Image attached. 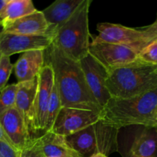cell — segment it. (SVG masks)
I'll list each match as a JSON object with an SVG mask.
<instances>
[{"label":"cell","instance_id":"1","mask_svg":"<svg viewBox=\"0 0 157 157\" xmlns=\"http://www.w3.org/2000/svg\"><path fill=\"white\" fill-rule=\"evenodd\" d=\"M45 63L52 66L61 105L101 113L103 107L90 90L79 61L52 44L45 50Z\"/></svg>","mask_w":157,"mask_h":157},{"label":"cell","instance_id":"2","mask_svg":"<svg viewBox=\"0 0 157 157\" xmlns=\"http://www.w3.org/2000/svg\"><path fill=\"white\" fill-rule=\"evenodd\" d=\"M101 121L118 130L133 125L155 127L157 124V87L133 98H111L103 107Z\"/></svg>","mask_w":157,"mask_h":157},{"label":"cell","instance_id":"3","mask_svg":"<svg viewBox=\"0 0 157 157\" xmlns=\"http://www.w3.org/2000/svg\"><path fill=\"white\" fill-rule=\"evenodd\" d=\"M156 66L144 64L138 59L110 71L106 84L111 98H133L156 88Z\"/></svg>","mask_w":157,"mask_h":157},{"label":"cell","instance_id":"4","mask_svg":"<svg viewBox=\"0 0 157 157\" xmlns=\"http://www.w3.org/2000/svg\"><path fill=\"white\" fill-rule=\"evenodd\" d=\"M90 4V0H84L70 19L55 32L53 37L52 44L77 61H80L89 54Z\"/></svg>","mask_w":157,"mask_h":157},{"label":"cell","instance_id":"5","mask_svg":"<svg viewBox=\"0 0 157 157\" xmlns=\"http://www.w3.org/2000/svg\"><path fill=\"white\" fill-rule=\"evenodd\" d=\"M119 130L100 120L93 125L67 136L66 140L71 148L82 157H91L99 153L108 156L118 151Z\"/></svg>","mask_w":157,"mask_h":157},{"label":"cell","instance_id":"6","mask_svg":"<svg viewBox=\"0 0 157 157\" xmlns=\"http://www.w3.org/2000/svg\"><path fill=\"white\" fill-rule=\"evenodd\" d=\"M97 30L99 35L94 38V41L120 44L139 55L157 40V19L151 25L141 28H129L109 22L98 23Z\"/></svg>","mask_w":157,"mask_h":157},{"label":"cell","instance_id":"7","mask_svg":"<svg viewBox=\"0 0 157 157\" xmlns=\"http://www.w3.org/2000/svg\"><path fill=\"white\" fill-rule=\"evenodd\" d=\"M89 54L98 60L109 72L129 65L138 60V55L123 45L104 41L90 42Z\"/></svg>","mask_w":157,"mask_h":157},{"label":"cell","instance_id":"8","mask_svg":"<svg viewBox=\"0 0 157 157\" xmlns=\"http://www.w3.org/2000/svg\"><path fill=\"white\" fill-rule=\"evenodd\" d=\"M100 120L101 113L62 107L51 132L67 137L93 125Z\"/></svg>","mask_w":157,"mask_h":157},{"label":"cell","instance_id":"9","mask_svg":"<svg viewBox=\"0 0 157 157\" xmlns=\"http://www.w3.org/2000/svg\"><path fill=\"white\" fill-rule=\"evenodd\" d=\"M53 43V37L44 35H23L0 33V52L10 57L17 53L34 50L45 51Z\"/></svg>","mask_w":157,"mask_h":157},{"label":"cell","instance_id":"10","mask_svg":"<svg viewBox=\"0 0 157 157\" xmlns=\"http://www.w3.org/2000/svg\"><path fill=\"white\" fill-rule=\"evenodd\" d=\"M79 62L90 90L100 105L104 107L111 98L106 84L109 71L90 54Z\"/></svg>","mask_w":157,"mask_h":157},{"label":"cell","instance_id":"11","mask_svg":"<svg viewBox=\"0 0 157 157\" xmlns=\"http://www.w3.org/2000/svg\"><path fill=\"white\" fill-rule=\"evenodd\" d=\"M38 78L26 82L18 83L15 107L22 116L32 140L38 134L36 125V94Z\"/></svg>","mask_w":157,"mask_h":157},{"label":"cell","instance_id":"12","mask_svg":"<svg viewBox=\"0 0 157 157\" xmlns=\"http://www.w3.org/2000/svg\"><path fill=\"white\" fill-rule=\"evenodd\" d=\"M0 124L11 145L19 151H23L32 145L31 137L22 116L16 107L0 115Z\"/></svg>","mask_w":157,"mask_h":157},{"label":"cell","instance_id":"13","mask_svg":"<svg viewBox=\"0 0 157 157\" xmlns=\"http://www.w3.org/2000/svg\"><path fill=\"white\" fill-rule=\"evenodd\" d=\"M55 84L52 67L46 64L38 76V90L36 94V125L38 133H45L47 127L48 110Z\"/></svg>","mask_w":157,"mask_h":157},{"label":"cell","instance_id":"14","mask_svg":"<svg viewBox=\"0 0 157 157\" xmlns=\"http://www.w3.org/2000/svg\"><path fill=\"white\" fill-rule=\"evenodd\" d=\"M37 157H82L71 148L65 136L46 132L32 142Z\"/></svg>","mask_w":157,"mask_h":157},{"label":"cell","instance_id":"15","mask_svg":"<svg viewBox=\"0 0 157 157\" xmlns=\"http://www.w3.org/2000/svg\"><path fill=\"white\" fill-rule=\"evenodd\" d=\"M45 64V51L34 50L22 53L14 64L18 83L30 81L38 78Z\"/></svg>","mask_w":157,"mask_h":157},{"label":"cell","instance_id":"16","mask_svg":"<svg viewBox=\"0 0 157 157\" xmlns=\"http://www.w3.org/2000/svg\"><path fill=\"white\" fill-rule=\"evenodd\" d=\"M83 1L84 0H57L42 10L52 37L70 19Z\"/></svg>","mask_w":157,"mask_h":157},{"label":"cell","instance_id":"17","mask_svg":"<svg viewBox=\"0 0 157 157\" xmlns=\"http://www.w3.org/2000/svg\"><path fill=\"white\" fill-rule=\"evenodd\" d=\"M4 33L23 35H44L52 36L50 28L46 21L42 11L19 18L12 22L2 31Z\"/></svg>","mask_w":157,"mask_h":157},{"label":"cell","instance_id":"18","mask_svg":"<svg viewBox=\"0 0 157 157\" xmlns=\"http://www.w3.org/2000/svg\"><path fill=\"white\" fill-rule=\"evenodd\" d=\"M156 156L157 130L155 127H144L135 137L127 157Z\"/></svg>","mask_w":157,"mask_h":157},{"label":"cell","instance_id":"19","mask_svg":"<svg viewBox=\"0 0 157 157\" xmlns=\"http://www.w3.org/2000/svg\"><path fill=\"white\" fill-rule=\"evenodd\" d=\"M37 10L31 0H8L0 14L2 29L19 18L34 13Z\"/></svg>","mask_w":157,"mask_h":157},{"label":"cell","instance_id":"20","mask_svg":"<svg viewBox=\"0 0 157 157\" xmlns=\"http://www.w3.org/2000/svg\"><path fill=\"white\" fill-rule=\"evenodd\" d=\"M61 107H62V105H61V99H60V96L59 94H58V89H57L56 84L55 83L53 89H52L48 110L47 127H46L45 133L52 130Z\"/></svg>","mask_w":157,"mask_h":157},{"label":"cell","instance_id":"21","mask_svg":"<svg viewBox=\"0 0 157 157\" xmlns=\"http://www.w3.org/2000/svg\"><path fill=\"white\" fill-rule=\"evenodd\" d=\"M18 83L9 84L0 92V115L15 107Z\"/></svg>","mask_w":157,"mask_h":157},{"label":"cell","instance_id":"22","mask_svg":"<svg viewBox=\"0 0 157 157\" xmlns=\"http://www.w3.org/2000/svg\"><path fill=\"white\" fill-rule=\"evenodd\" d=\"M14 65L11 63L10 57L2 55L0 60V92L6 87Z\"/></svg>","mask_w":157,"mask_h":157},{"label":"cell","instance_id":"23","mask_svg":"<svg viewBox=\"0 0 157 157\" xmlns=\"http://www.w3.org/2000/svg\"><path fill=\"white\" fill-rule=\"evenodd\" d=\"M138 59L144 64L157 67V40L138 55Z\"/></svg>","mask_w":157,"mask_h":157},{"label":"cell","instance_id":"24","mask_svg":"<svg viewBox=\"0 0 157 157\" xmlns=\"http://www.w3.org/2000/svg\"><path fill=\"white\" fill-rule=\"evenodd\" d=\"M0 157H21V151H19L10 144L0 140Z\"/></svg>","mask_w":157,"mask_h":157},{"label":"cell","instance_id":"25","mask_svg":"<svg viewBox=\"0 0 157 157\" xmlns=\"http://www.w3.org/2000/svg\"><path fill=\"white\" fill-rule=\"evenodd\" d=\"M32 145H31L29 148L25 149V150L21 151V157H37L35 152L33 151Z\"/></svg>","mask_w":157,"mask_h":157},{"label":"cell","instance_id":"26","mask_svg":"<svg viewBox=\"0 0 157 157\" xmlns=\"http://www.w3.org/2000/svg\"><path fill=\"white\" fill-rule=\"evenodd\" d=\"M0 140L1 141H6V142L9 143V140H8L7 136H6V133H5L4 130H3L1 124H0Z\"/></svg>","mask_w":157,"mask_h":157},{"label":"cell","instance_id":"27","mask_svg":"<svg viewBox=\"0 0 157 157\" xmlns=\"http://www.w3.org/2000/svg\"><path fill=\"white\" fill-rule=\"evenodd\" d=\"M8 2V0H0V14L2 12L3 9L5 8V6H6Z\"/></svg>","mask_w":157,"mask_h":157},{"label":"cell","instance_id":"28","mask_svg":"<svg viewBox=\"0 0 157 157\" xmlns=\"http://www.w3.org/2000/svg\"><path fill=\"white\" fill-rule=\"evenodd\" d=\"M91 157H107V156H106V155H104V153H96V154L93 155Z\"/></svg>","mask_w":157,"mask_h":157},{"label":"cell","instance_id":"29","mask_svg":"<svg viewBox=\"0 0 157 157\" xmlns=\"http://www.w3.org/2000/svg\"><path fill=\"white\" fill-rule=\"evenodd\" d=\"M2 57V53H1V52H0V60H1Z\"/></svg>","mask_w":157,"mask_h":157},{"label":"cell","instance_id":"30","mask_svg":"<svg viewBox=\"0 0 157 157\" xmlns=\"http://www.w3.org/2000/svg\"><path fill=\"white\" fill-rule=\"evenodd\" d=\"M0 26H2V21H1V19H0Z\"/></svg>","mask_w":157,"mask_h":157},{"label":"cell","instance_id":"31","mask_svg":"<svg viewBox=\"0 0 157 157\" xmlns=\"http://www.w3.org/2000/svg\"><path fill=\"white\" fill-rule=\"evenodd\" d=\"M155 128H156V130H157V124H156V127H155Z\"/></svg>","mask_w":157,"mask_h":157},{"label":"cell","instance_id":"32","mask_svg":"<svg viewBox=\"0 0 157 157\" xmlns=\"http://www.w3.org/2000/svg\"><path fill=\"white\" fill-rule=\"evenodd\" d=\"M156 73H157V69H156Z\"/></svg>","mask_w":157,"mask_h":157},{"label":"cell","instance_id":"33","mask_svg":"<svg viewBox=\"0 0 157 157\" xmlns=\"http://www.w3.org/2000/svg\"><path fill=\"white\" fill-rule=\"evenodd\" d=\"M0 33H1V32H0Z\"/></svg>","mask_w":157,"mask_h":157},{"label":"cell","instance_id":"34","mask_svg":"<svg viewBox=\"0 0 157 157\" xmlns=\"http://www.w3.org/2000/svg\"><path fill=\"white\" fill-rule=\"evenodd\" d=\"M156 157H157V156H156Z\"/></svg>","mask_w":157,"mask_h":157}]
</instances>
